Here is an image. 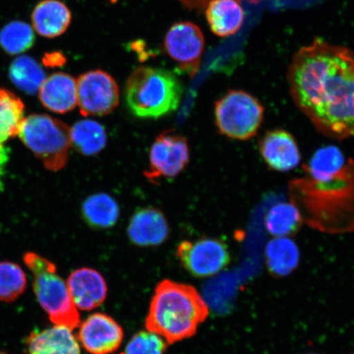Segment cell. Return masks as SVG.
<instances>
[{"mask_svg": "<svg viewBox=\"0 0 354 354\" xmlns=\"http://www.w3.org/2000/svg\"><path fill=\"white\" fill-rule=\"evenodd\" d=\"M290 90L318 130L335 139L354 137V53L316 39L292 60Z\"/></svg>", "mask_w": 354, "mask_h": 354, "instance_id": "6da1fadb", "label": "cell"}, {"mask_svg": "<svg viewBox=\"0 0 354 354\" xmlns=\"http://www.w3.org/2000/svg\"><path fill=\"white\" fill-rule=\"evenodd\" d=\"M209 314V307L196 288L163 280L155 289L145 327L172 344L192 338Z\"/></svg>", "mask_w": 354, "mask_h": 354, "instance_id": "7a4b0ae2", "label": "cell"}, {"mask_svg": "<svg viewBox=\"0 0 354 354\" xmlns=\"http://www.w3.org/2000/svg\"><path fill=\"white\" fill-rule=\"evenodd\" d=\"M183 87L176 75L162 68L139 66L126 84V102L134 116L158 119L175 112L183 98Z\"/></svg>", "mask_w": 354, "mask_h": 354, "instance_id": "3957f363", "label": "cell"}, {"mask_svg": "<svg viewBox=\"0 0 354 354\" xmlns=\"http://www.w3.org/2000/svg\"><path fill=\"white\" fill-rule=\"evenodd\" d=\"M24 263L34 276V292L50 321L71 330L81 325L78 309L71 298L66 283L57 275L56 266L42 256L28 252Z\"/></svg>", "mask_w": 354, "mask_h": 354, "instance_id": "277c9868", "label": "cell"}, {"mask_svg": "<svg viewBox=\"0 0 354 354\" xmlns=\"http://www.w3.org/2000/svg\"><path fill=\"white\" fill-rule=\"evenodd\" d=\"M17 136L46 170L59 171L68 165L71 128L59 119L47 114L30 115L22 121Z\"/></svg>", "mask_w": 354, "mask_h": 354, "instance_id": "5b68a950", "label": "cell"}, {"mask_svg": "<svg viewBox=\"0 0 354 354\" xmlns=\"http://www.w3.org/2000/svg\"><path fill=\"white\" fill-rule=\"evenodd\" d=\"M214 117L221 135L247 140L253 138L262 125L264 109L249 93L232 91L216 101Z\"/></svg>", "mask_w": 354, "mask_h": 354, "instance_id": "8992f818", "label": "cell"}, {"mask_svg": "<svg viewBox=\"0 0 354 354\" xmlns=\"http://www.w3.org/2000/svg\"><path fill=\"white\" fill-rule=\"evenodd\" d=\"M149 168L145 176L150 183L172 179L181 174L189 162L187 138L174 131H165L157 136L149 151Z\"/></svg>", "mask_w": 354, "mask_h": 354, "instance_id": "52a82bcc", "label": "cell"}, {"mask_svg": "<svg viewBox=\"0 0 354 354\" xmlns=\"http://www.w3.org/2000/svg\"><path fill=\"white\" fill-rule=\"evenodd\" d=\"M176 256L183 267L198 278L216 275L231 261L227 245L216 238L202 237L194 241L180 242Z\"/></svg>", "mask_w": 354, "mask_h": 354, "instance_id": "ba28073f", "label": "cell"}, {"mask_svg": "<svg viewBox=\"0 0 354 354\" xmlns=\"http://www.w3.org/2000/svg\"><path fill=\"white\" fill-rule=\"evenodd\" d=\"M77 82V105L82 116H106L118 107L119 88L108 73L92 70L81 75Z\"/></svg>", "mask_w": 354, "mask_h": 354, "instance_id": "9c48e42d", "label": "cell"}, {"mask_svg": "<svg viewBox=\"0 0 354 354\" xmlns=\"http://www.w3.org/2000/svg\"><path fill=\"white\" fill-rule=\"evenodd\" d=\"M205 37L201 28L189 21H179L167 30L165 47L180 72L194 77L201 66Z\"/></svg>", "mask_w": 354, "mask_h": 354, "instance_id": "30bf717a", "label": "cell"}, {"mask_svg": "<svg viewBox=\"0 0 354 354\" xmlns=\"http://www.w3.org/2000/svg\"><path fill=\"white\" fill-rule=\"evenodd\" d=\"M124 337L122 326L102 313H93L80 325L77 339L91 354H110L120 348Z\"/></svg>", "mask_w": 354, "mask_h": 354, "instance_id": "8fae6325", "label": "cell"}, {"mask_svg": "<svg viewBox=\"0 0 354 354\" xmlns=\"http://www.w3.org/2000/svg\"><path fill=\"white\" fill-rule=\"evenodd\" d=\"M170 227L160 209L153 207H139L127 225V236L136 246L152 247L162 245L169 237Z\"/></svg>", "mask_w": 354, "mask_h": 354, "instance_id": "7c38bea8", "label": "cell"}, {"mask_svg": "<svg viewBox=\"0 0 354 354\" xmlns=\"http://www.w3.org/2000/svg\"><path fill=\"white\" fill-rule=\"evenodd\" d=\"M66 286L75 306L82 311H91L100 307L107 297V284L95 269L75 270L71 273Z\"/></svg>", "mask_w": 354, "mask_h": 354, "instance_id": "4fadbf2b", "label": "cell"}, {"mask_svg": "<svg viewBox=\"0 0 354 354\" xmlns=\"http://www.w3.org/2000/svg\"><path fill=\"white\" fill-rule=\"evenodd\" d=\"M259 149L263 160L274 171L293 170L301 161L299 148L295 137L285 130L268 132L261 140Z\"/></svg>", "mask_w": 354, "mask_h": 354, "instance_id": "5bb4252c", "label": "cell"}, {"mask_svg": "<svg viewBox=\"0 0 354 354\" xmlns=\"http://www.w3.org/2000/svg\"><path fill=\"white\" fill-rule=\"evenodd\" d=\"M25 106L19 97L10 91L0 88V190L3 189V179L10 151L6 144L11 138L19 136L24 119Z\"/></svg>", "mask_w": 354, "mask_h": 354, "instance_id": "9a60e30c", "label": "cell"}, {"mask_svg": "<svg viewBox=\"0 0 354 354\" xmlns=\"http://www.w3.org/2000/svg\"><path fill=\"white\" fill-rule=\"evenodd\" d=\"M39 97L44 107L51 112L68 113L77 105V80L64 73L53 74L39 88Z\"/></svg>", "mask_w": 354, "mask_h": 354, "instance_id": "2e32d148", "label": "cell"}, {"mask_svg": "<svg viewBox=\"0 0 354 354\" xmlns=\"http://www.w3.org/2000/svg\"><path fill=\"white\" fill-rule=\"evenodd\" d=\"M26 354H81V346L73 330L55 325L32 332L26 340Z\"/></svg>", "mask_w": 354, "mask_h": 354, "instance_id": "e0dca14e", "label": "cell"}, {"mask_svg": "<svg viewBox=\"0 0 354 354\" xmlns=\"http://www.w3.org/2000/svg\"><path fill=\"white\" fill-rule=\"evenodd\" d=\"M32 21L35 32L43 37L55 38L69 28L72 12L59 0H43L35 7Z\"/></svg>", "mask_w": 354, "mask_h": 354, "instance_id": "ac0fdd59", "label": "cell"}, {"mask_svg": "<svg viewBox=\"0 0 354 354\" xmlns=\"http://www.w3.org/2000/svg\"><path fill=\"white\" fill-rule=\"evenodd\" d=\"M205 10L212 32L220 37L236 34L245 19L240 0H211Z\"/></svg>", "mask_w": 354, "mask_h": 354, "instance_id": "d6986e66", "label": "cell"}, {"mask_svg": "<svg viewBox=\"0 0 354 354\" xmlns=\"http://www.w3.org/2000/svg\"><path fill=\"white\" fill-rule=\"evenodd\" d=\"M85 223L94 230H107L117 224L120 207L115 198L105 193L92 194L82 205Z\"/></svg>", "mask_w": 354, "mask_h": 354, "instance_id": "ffe728a7", "label": "cell"}, {"mask_svg": "<svg viewBox=\"0 0 354 354\" xmlns=\"http://www.w3.org/2000/svg\"><path fill=\"white\" fill-rule=\"evenodd\" d=\"M265 255L270 273L278 277L289 276L299 263V248L289 237L272 239L266 247Z\"/></svg>", "mask_w": 354, "mask_h": 354, "instance_id": "44dd1931", "label": "cell"}, {"mask_svg": "<svg viewBox=\"0 0 354 354\" xmlns=\"http://www.w3.org/2000/svg\"><path fill=\"white\" fill-rule=\"evenodd\" d=\"M71 142L79 153L94 156L105 148L107 133L100 122L86 119L71 128Z\"/></svg>", "mask_w": 354, "mask_h": 354, "instance_id": "7402d4cb", "label": "cell"}, {"mask_svg": "<svg viewBox=\"0 0 354 354\" xmlns=\"http://www.w3.org/2000/svg\"><path fill=\"white\" fill-rule=\"evenodd\" d=\"M302 221V215L295 203H280L269 210L265 225L272 236L288 237L299 231Z\"/></svg>", "mask_w": 354, "mask_h": 354, "instance_id": "603a6c76", "label": "cell"}, {"mask_svg": "<svg viewBox=\"0 0 354 354\" xmlns=\"http://www.w3.org/2000/svg\"><path fill=\"white\" fill-rule=\"evenodd\" d=\"M10 77L17 88L29 95L37 94L47 78L41 66L32 57L26 55L12 62Z\"/></svg>", "mask_w": 354, "mask_h": 354, "instance_id": "cb8c5ba5", "label": "cell"}, {"mask_svg": "<svg viewBox=\"0 0 354 354\" xmlns=\"http://www.w3.org/2000/svg\"><path fill=\"white\" fill-rule=\"evenodd\" d=\"M344 167L342 150L335 146H326L314 153L308 167V176L317 183H325L337 175Z\"/></svg>", "mask_w": 354, "mask_h": 354, "instance_id": "d4e9b609", "label": "cell"}, {"mask_svg": "<svg viewBox=\"0 0 354 354\" xmlns=\"http://www.w3.org/2000/svg\"><path fill=\"white\" fill-rule=\"evenodd\" d=\"M35 39L34 29L24 21H11L0 30V46L8 55H20L28 50Z\"/></svg>", "mask_w": 354, "mask_h": 354, "instance_id": "484cf974", "label": "cell"}, {"mask_svg": "<svg viewBox=\"0 0 354 354\" xmlns=\"http://www.w3.org/2000/svg\"><path fill=\"white\" fill-rule=\"evenodd\" d=\"M28 279L20 266L11 262H0V301L15 302L24 293Z\"/></svg>", "mask_w": 354, "mask_h": 354, "instance_id": "4316f807", "label": "cell"}, {"mask_svg": "<svg viewBox=\"0 0 354 354\" xmlns=\"http://www.w3.org/2000/svg\"><path fill=\"white\" fill-rule=\"evenodd\" d=\"M168 344L153 332L140 331L127 344L124 354H165Z\"/></svg>", "mask_w": 354, "mask_h": 354, "instance_id": "83f0119b", "label": "cell"}, {"mask_svg": "<svg viewBox=\"0 0 354 354\" xmlns=\"http://www.w3.org/2000/svg\"><path fill=\"white\" fill-rule=\"evenodd\" d=\"M178 1L183 3L185 7L189 8V10H203V8H206L207 3H209L211 0H178ZM240 1H241V0H240ZM246 1L257 3L262 1V0H246Z\"/></svg>", "mask_w": 354, "mask_h": 354, "instance_id": "f1b7e54d", "label": "cell"}, {"mask_svg": "<svg viewBox=\"0 0 354 354\" xmlns=\"http://www.w3.org/2000/svg\"><path fill=\"white\" fill-rule=\"evenodd\" d=\"M0 354H7V353L0 351Z\"/></svg>", "mask_w": 354, "mask_h": 354, "instance_id": "f546056e", "label": "cell"}, {"mask_svg": "<svg viewBox=\"0 0 354 354\" xmlns=\"http://www.w3.org/2000/svg\"><path fill=\"white\" fill-rule=\"evenodd\" d=\"M310 354H313V353H310Z\"/></svg>", "mask_w": 354, "mask_h": 354, "instance_id": "4dcf8cb0", "label": "cell"}]
</instances>
